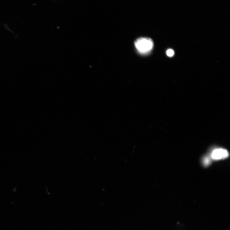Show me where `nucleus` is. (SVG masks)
<instances>
[{
  "mask_svg": "<svg viewBox=\"0 0 230 230\" xmlns=\"http://www.w3.org/2000/svg\"><path fill=\"white\" fill-rule=\"evenodd\" d=\"M135 45L139 53L143 55L150 53L154 46L153 41L148 38H141L138 39L135 41Z\"/></svg>",
  "mask_w": 230,
  "mask_h": 230,
  "instance_id": "nucleus-1",
  "label": "nucleus"
},
{
  "mask_svg": "<svg viewBox=\"0 0 230 230\" xmlns=\"http://www.w3.org/2000/svg\"><path fill=\"white\" fill-rule=\"evenodd\" d=\"M229 153L226 150L219 148L214 150L212 152V158L215 160H219L227 158Z\"/></svg>",
  "mask_w": 230,
  "mask_h": 230,
  "instance_id": "nucleus-2",
  "label": "nucleus"
},
{
  "mask_svg": "<svg viewBox=\"0 0 230 230\" xmlns=\"http://www.w3.org/2000/svg\"><path fill=\"white\" fill-rule=\"evenodd\" d=\"M166 54L168 56L172 57L174 55L175 52L173 49H170L166 51Z\"/></svg>",
  "mask_w": 230,
  "mask_h": 230,
  "instance_id": "nucleus-3",
  "label": "nucleus"
},
{
  "mask_svg": "<svg viewBox=\"0 0 230 230\" xmlns=\"http://www.w3.org/2000/svg\"><path fill=\"white\" fill-rule=\"evenodd\" d=\"M211 162V160L210 159V158L208 157H204V158L203 159V164L205 166H208L209 165H210V163Z\"/></svg>",
  "mask_w": 230,
  "mask_h": 230,
  "instance_id": "nucleus-4",
  "label": "nucleus"
}]
</instances>
